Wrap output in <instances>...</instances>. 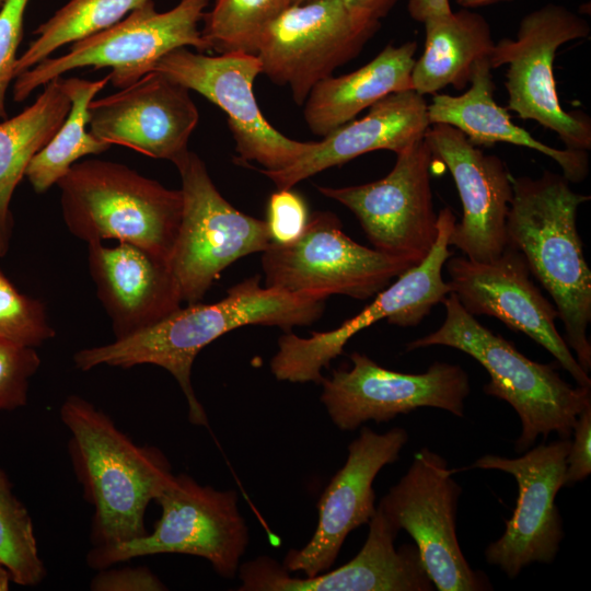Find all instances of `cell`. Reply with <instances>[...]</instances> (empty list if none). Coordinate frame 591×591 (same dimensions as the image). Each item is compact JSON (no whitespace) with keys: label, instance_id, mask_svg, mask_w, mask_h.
<instances>
[{"label":"cell","instance_id":"cell-1","mask_svg":"<svg viewBox=\"0 0 591 591\" xmlns=\"http://www.w3.org/2000/svg\"><path fill=\"white\" fill-rule=\"evenodd\" d=\"M328 297L325 291L290 292L262 287L256 275L229 288L218 302L181 306L130 336L83 348L74 354L73 362L82 371L103 364L123 369L139 364L161 367L182 389L188 405V420L208 427L207 414L192 384L197 355L220 336L244 325L278 326L286 333L294 326L311 325L323 314Z\"/></svg>","mask_w":591,"mask_h":591},{"label":"cell","instance_id":"cell-2","mask_svg":"<svg viewBox=\"0 0 591 591\" xmlns=\"http://www.w3.org/2000/svg\"><path fill=\"white\" fill-rule=\"evenodd\" d=\"M513 195L506 221V246L519 251L530 274L553 298L565 327V341L580 367L591 370V271L577 230L579 207L589 195L572 190L563 174L512 176Z\"/></svg>","mask_w":591,"mask_h":591},{"label":"cell","instance_id":"cell-3","mask_svg":"<svg viewBox=\"0 0 591 591\" xmlns=\"http://www.w3.org/2000/svg\"><path fill=\"white\" fill-rule=\"evenodd\" d=\"M60 419L70 432L72 466L93 506L94 547H111L148 533L144 515L174 475L163 452L136 444L112 418L79 395H69Z\"/></svg>","mask_w":591,"mask_h":591},{"label":"cell","instance_id":"cell-4","mask_svg":"<svg viewBox=\"0 0 591 591\" xmlns=\"http://www.w3.org/2000/svg\"><path fill=\"white\" fill-rule=\"evenodd\" d=\"M443 324L433 333L406 345L412 351L430 346L461 350L478 361L490 381L484 386L487 395L510 404L521 420V434L514 450L525 452L538 436L545 440L556 432L570 439L579 414L591 404V387L567 383L552 364L535 362L515 346L482 325L449 293Z\"/></svg>","mask_w":591,"mask_h":591},{"label":"cell","instance_id":"cell-5","mask_svg":"<svg viewBox=\"0 0 591 591\" xmlns=\"http://www.w3.org/2000/svg\"><path fill=\"white\" fill-rule=\"evenodd\" d=\"M57 185L72 235L130 243L169 263L182 219L181 189L104 160L76 162Z\"/></svg>","mask_w":591,"mask_h":591},{"label":"cell","instance_id":"cell-6","mask_svg":"<svg viewBox=\"0 0 591 591\" xmlns=\"http://www.w3.org/2000/svg\"><path fill=\"white\" fill-rule=\"evenodd\" d=\"M209 0H181L159 12L148 0L113 26L72 43L69 51L47 57L19 74L13 99L23 102L39 86L78 68H111L108 80L124 89L151 72L166 54L179 47L210 50L198 28Z\"/></svg>","mask_w":591,"mask_h":591},{"label":"cell","instance_id":"cell-7","mask_svg":"<svg viewBox=\"0 0 591 591\" xmlns=\"http://www.w3.org/2000/svg\"><path fill=\"white\" fill-rule=\"evenodd\" d=\"M155 501L161 515L151 533L111 547H93L90 567L103 569L155 554H186L207 559L223 578H233L248 544V529L235 490L202 486L187 474L173 475Z\"/></svg>","mask_w":591,"mask_h":591},{"label":"cell","instance_id":"cell-8","mask_svg":"<svg viewBox=\"0 0 591 591\" xmlns=\"http://www.w3.org/2000/svg\"><path fill=\"white\" fill-rule=\"evenodd\" d=\"M589 22L563 4L547 3L525 14L514 37L495 43L488 57L493 69L507 66L508 108L520 118L556 132L565 148L591 149V119L560 105L554 77L557 49L587 38Z\"/></svg>","mask_w":591,"mask_h":591},{"label":"cell","instance_id":"cell-9","mask_svg":"<svg viewBox=\"0 0 591 591\" xmlns=\"http://www.w3.org/2000/svg\"><path fill=\"white\" fill-rule=\"evenodd\" d=\"M183 210L169 268L182 302H199L219 275L271 243L265 220L234 208L217 189L202 160L187 151L177 159Z\"/></svg>","mask_w":591,"mask_h":591},{"label":"cell","instance_id":"cell-10","mask_svg":"<svg viewBox=\"0 0 591 591\" xmlns=\"http://www.w3.org/2000/svg\"><path fill=\"white\" fill-rule=\"evenodd\" d=\"M456 220L449 207L438 213L437 239L425 259L399 276L360 313L328 332H312L302 338L287 332L278 339V351L270 371L279 381L321 384L322 369L343 354L346 343L357 333L383 318L398 326H415L450 293L442 268L451 256L449 239Z\"/></svg>","mask_w":591,"mask_h":591},{"label":"cell","instance_id":"cell-11","mask_svg":"<svg viewBox=\"0 0 591 591\" xmlns=\"http://www.w3.org/2000/svg\"><path fill=\"white\" fill-rule=\"evenodd\" d=\"M445 460L422 448L378 508L413 537L433 587L439 591L491 590L487 576L470 567L456 535L461 486Z\"/></svg>","mask_w":591,"mask_h":591},{"label":"cell","instance_id":"cell-12","mask_svg":"<svg viewBox=\"0 0 591 591\" xmlns=\"http://www.w3.org/2000/svg\"><path fill=\"white\" fill-rule=\"evenodd\" d=\"M265 286L290 292L325 291L364 300L383 290L409 263L363 246L341 229L336 215L310 216L302 235L263 252Z\"/></svg>","mask_w":591,"mask_h":591},{"label":"cell","instance_id":"cell-13","mask_svg":"<svg viewBox=\"0 0 591 591\" xmlns=\"http://www.w3.org/2000/svg\"><path fill=\"white\" fill-rule=\"evenodd\" d=\"M379 27L344 0H309L291 4L266 28L256 56L262 73L288 85L302 105L312 88L355 58Z\"/></svg>","mask_w":591,"mask_h":591},{"label":"cell","instance_id":"cell-14","mask_svg":"<svg viewBox=\"0 0 591 591\" xmlns=\"http://www.w3.org/2000/svg\"><path fill=\"white\" fill-rule=\"evenodd\" d=\"M432 162L421 139L396 154L393 169L383 178L317 189L355 213L374 250L415 266L428 255L438 233Z\"/></svg>","mask_w":591,"mask_h":591},{"label":"cell","instance_id":"cell-15","mask_svg":"<svg viewBox=\"0 0 591 591\" xmlns=\"http://www.w3.org/2000/svg\"><path fill=\"white\" fill-rule=\"evenodd\" d=\"M152 71L198 92L227 114L242 162L256 161L265 171H278L314 144L288 138L263 116L253 91L254 80L262 73L260 61L254 54L207 56L179 47L162 57Z\"/></svg>","mask_w":591,"mask_h":591},{"label":"cell","instance_id":"cell-16","mask_svg":"<svg viewBox=\"0 0 591 591\" xmlns=\"http://www.w3.org/2000/svg\"><path fill=\"white\" fill-rule=\"evenodd\" d=\"M349 370L323 378L321 401L333 424L354 431L363 422H386L419 407L440 408L463 417L470 394L465 370L436 361L424 373H402L381 367L363 354L350 355Z\"/></svg>","mask_w":591,"mask_h":591},{"label":"cell","instance_id":"cell-17","mask_svg":"<svg viewBox=\"0 0 591 591\" xmlns=\"http://www.w3.org/2000/svg\"><path fill=\"white\" fill-rule=\"evenodd\" d=\"M569 447L570 439L559 438L514 459L486 454L470 466L506 472L518 483L513 514L503 534L485 551L487 563L511 579L530 564L552 563L559 549L564 531L555 498L565 486Z\"/></svg>","mask_w":591,"mask_h":591},{"label":"cell","instance_id":"cell-18","mask_svg":"<svg viewBox=\"0 0 591 591\" xmlns=\"http://www.w3.org/2000/svg\"><path fill=\"white\" fill-rule=\"evenodd\" d=\"M444 265L450 292L470 314L494 316L512 331L528 335L555 357L577 385L591 387L589 374L556 328L557 309L531 280L519 251L506 246L490 262L456 256Z\"/></svg>","mask_w":591,"mask_h":591},{"label":"cell","instance_id":"cell-19","mask_svg":"<svg viewBox=\"0 0 591 591\" xmlns=\"http://www.w3.org/2000/svg\"><path fill=\"white\" fill-rule=\"evenodd\" d=\"M407 440L408 433L402 427L384 433L361 428L358 438L348 445L345 464L321 495L312 538L285 556L282 565L289 572L302 571L305 577H313L329 570L347 535L368 524L375 513L374 478L382 467L398 460Z\"/></svg>","mask_w":591,"mask_h":591},{"label":"cell","instance_id":"cell-20","mask_svg":"<svg viewBox=\"0 0 591 591\" xmlns=\"http://www.w3.org/2000/svg\"><path fill=\"white\" fill-rule=\"evenodd\" d=\"M424 140L433 161L449 170L462 204V219L455 222L449 245L471 260L497 258L506 248V221L513 195L507 165L447 124H431Z\"/></svg>","mask_w":591,"mask_h":591},{"label":"cell","instance_id":"cell-21","mask_svg":"<svg viewBox=\"0 0 591 591\" xmlns=\"http://www.w3.org/2000/svg\"><path fill=\"white\" fill-rule=\"evenodd\" d=\"M90 132L112 144L173 163L199 120L189 90L159 71L89 104Z\"/></svg>","mask_w":591,"mask_h":591},{"label":"cell","instance_id":"cell-22","mask_svg":"<svg viewBox=\"0 0 591 591\" xmlns=\"http://www.w3.org/2000/svg\"><path fill=\"white\" fill-rule=\"evenodd\" d=\"M360 552L344 566L313 577L296 578L271 557L239 567L241 591H432L416 545L395 548L399 530L376 507Z\"/></svg>","mask_w":591,"mask_h":591},{"label":"cell","instance_id":"cell-23","mask_svg":"<svg viewBox=\"0 0 591 591\" xmlns=\"http://www.w3.org/2000/svg\"><path fill=\"white\" fill-rule=\"evenodd\" d=\"M88 251L90 274L115 339L157 324L181 308L176 282L161 258L123 242L108 247L93 241Z\"/></svg>","mask_w":591,"mask_h":591},{"label":"cell","instance_id":"cell-24","mask_svg":"<svg viewBox=\"0 0 591 591\" xmlns=\"http://www.w3.org/2000/svg\"><path fill=\"white\" fill-rule=\"evenodd\" d=\"M430 126L428 103L413 89L389 94L369 107L368 114L336 128L289 166L260 172L278 189L292 188L299 182L328 167L341 165L359 155L390 150L399 153L424 139Z\"/></svg>","mask_w":591,"mask_h":591},{"label":"cell","instance_id":"cell-25","mask_svg":"<svg viewBox=\"0 0 591 591\" xmlns=\"http://www.w3.org/2000/svg\"><path fill=\"white\" fill-rule=\"evenodd\" d=\"M491 70L488 57L482 58L474 63L471 85L464 93L433 94L428 104L430 125L453 126L476 147L505 142L535 150L554 160L569 183L583 182L589 174L588 152L549 147L515 125L507 109L494 99Z\"/></svg>","mask_w":591,"mask_h":591},{"label":"cell","instance_id":"cell-26","mask_svg":"<svg viewBox=\"0 0 591 591\" xmlns=\"http://www.w3.org/2000/svg\"><path fill=\"white\" fill-rule=\"evenodd\" d=\"M417 43L385 46L361 68L317 82L304 104L310 130L325 137L389 94L412 89Z\"/></svg>","mask_w":591,"mask_h":591},{"label":"cell","instance_id":"cell-27","mask_svg":"<svg viewBox=\"0 0 591 591\" xmlns=\"http://www.w3.org/2000/svg\"><path fill=\"white\" fill-rule=\"evenodd\" d=\"M424 25V51L412 70V89L424 96L449 85L462 89L474 63L489 57L496 43L487 20L473 9L462 8Z\"/></svg>","mask_w":591,"mask_h":591},{"label":"cell","instance_id":"cell-28","mask_svg":"<svg viewBox=\"0 0 591 591\" xmlns=\"http://www.w3.org/2000/svg\"><path fill=\"white\" fill-rule=\"evenodd\" d=\"M71 102L58 77L44 85L34 103L0 121V256L8 253L13 229L10 204L32 158L54 137Z\"/></svg>","mask_w":591,"mask_h":591},{"label":"cell","instance_id":"cell-29","mask_svg":"<svg viewBox=\"0 0 591 591\" xmlns=\"http://www.w3.org/2000/svg\"><path fill=\"white\" fill-rule=\"evenodd\" d=\"M108 82L107 76L95 81L62 79L63 91L71 102L70 111L49 142L32 158L25 172L36 193H45L57 184L81 158L111 148L109 143L85 130L89 104Z\"/></svg>","mask_w":591,"mask_h":591},{"label":"cell","instance_id":"cell-30","mask_svg":"<svg viewBox=\"0 0 591 591\" xmlns=\"http://www.w3.org/2000/svg\"><path fill=\"white\" fill-rule=\"evenodd\" d=\"M148 0H70L34 32L32 40L18 58L15 78L57 48L94 35L118 23Z\"/></svg>","mask_w":591,"mask_h":591},{"label":"cell","instance_id":"cell-31","mask_svg":"<svg viewBox=\"0 0 591 591\" xmlns=\"http://www.w3.org/2000/svg\"><path fill=\"white\" fill-rule=\"evenodd\" d=\"M291 4V0H216L204 14L201 36L210 50L256 55L266 28Z\"/></svg>","mask_w":591,"mask_h":591},{"label":"cell","instance_id":"cell-32","mask_svg":"<svg viewBox=\"0 0 591 591\" xmlns=\"http://www.w3.org/2000/svg\"><path fill=\"white\" fill-rule=\"evenodd\" d=\"M0 563L11 580L22 587H35L46 569L39 557L32 517L12 490L0 468Z\"/></svg>","mask_w":591,"mask_h":591},{"label":"cell","instance_id":"cell-33","mask_svg":"<svg viewBox=\"0 0 591 591\" xmlns=\"http://www.w3.org/2000/svg\"><path fill=\"white\" fill-rule=\"evenodd\" d=\"M55 335L44 303L21 293L0 270V338L37 347Z\"/></svg>","mask_w":591,"mask_h":591},{"label":"cell","instance_id":"cell-34","mask_svg":"<svg viewBox=\"0 0 591 591\" xmlns=\"http://www.w3.org/2000/svg\"><path fill=\"white\" fill-rule=\"evenodd\" d=\"M35 348L0 338V410L26 404L30 379L40 366Z\"/></svg>","mask_w":591,"mask_h":591},{"label":"cell","instance_id":"cell-35","mask_svg":"<svg viewBox=\"0 0 591 591\" xmlns=\"http://www.w3.org/2000/svg\"><path fill=\"white\" fill-rule=\"evenodd\" d=\"M30 0H5L0 9V121L8 118L5 94L13 79Z\"/></svg>","mask_w":591,"mask_h":591},{"label":"cell","instance_id":"cell-36","mask_svg":"<svg viewBox=\"0 0 591 591\" xmlns=\"http://www.w3.org/2000/svg\"><path fill=\"white\" fill-rule=\"evenodd\" d=\"M309 219L305 200L297 192L283 188L270 196L265 221L271 243L294 242L304 232Z\"/></svg>","mask_w":591,"mask_h":591},{"label":"cell","instance_id":"cell-37","mask_svg":"<svg viewBox=\"0 0 591 591\" xmlns=\"http://www.w3.org/2000/svg\"><path fill=\"white\" fill-rule=\"evenodd\" d=\"M92 591H163L166 586L144 566L99 569L90 582Z\"/></svg>","mask_w":591,"mask_h":591},{"label":"cell","instance_id":"cell-38","mask_svg":"<svg viewBox=\"0 0 591 591\" xmlns=\"http://www.w3.org/2000/svg\"><path fill=\"white\" fill-rule=\"evenodd\" d=\"M567 454L565 486L586 479L591 473V404L579 414Z\"/></svg>","mask_w":591,"mask_h":591},{"label":"cell","instance_id":"cell-39","mask_svg":"<svg viewBox=\"0 0 591 591\" xmlns=\"http://www.w3.org/2000/svg\"><path fill=\"white\" fill-rule=\"evenodd\" d=\"M409 16L419 23L452 13L449 0H407Z\"/></svg>","mask_w":591,"mask_h":591},{"label":"cell","instance_id":"cell-40","mask_svg":"<svg viewBox=\"0 0 591 591\" xmlns=\"http://www.w3.org/2000/svg\"><path fill=\"white\" fill-rule=\"evenodd\" d=\"M344 2L357 16L380 22L395 7L397 0H344Z\"/></svg>","mask_w":591,"mask_h":591},{"label":"cell","instance_id":"cell-41","mask_svg":"<svg viewBox=\"0 0 591 591\" xmlns=\"http://www.w3.org/2000/svg\"><path fill=\"white\" fill-rule=\"evenodd\" d=\"M505 1L510 0H456V3L462 8L476 9Z\"/></svg>","mask_w":591,"mask_h":591},{"label":"cell","instance_id":"cell-42","mask_svg":"<svg viewBox=\"0 0 591 591\" xmlns=\"http://www.w3.org/2000/svg\"><path fill=\"white\" fill-rule=\"evenodd\" d=\"M11 581L12 580L9 571L0 563V591H8Z\"/></svg>","mask_w":591,"mask_h":591},{"label":"cell","instance_id":"cell-43","mask_svg":"<svg viewBox=\"0 0 591 591\" xmlns=\"http://www.w3.org/2000/svg\"><path fill=\"white\" fill-rule=\"evenodd\" d=\"M309 0H291L292 4H300V3H303V2H306Z\"/></svg>","mask_w":591,"mask_h":591},{"label":"cell","instance_id":"cell-44","mask_svg":"<svg viewBox=\"0 0 591 591\" xmlns=\"http://www.w3.org/2000/svg\"><path fill=\"white\" fill-rule=\"evenodd\" d=\"M4 1H5V0H0V8L2 7V4H3Z\"/></svg>","mask_w":591,"mask_h":591}]
</instances>
